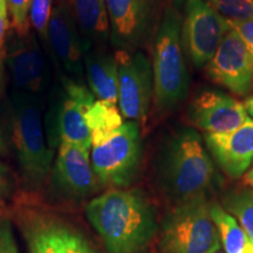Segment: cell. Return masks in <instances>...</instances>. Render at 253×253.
Masks as SVG:
<instances>
[{"instance_id": "1", "label": "cell", "mask_w": 253, "mask_h": 253, "mask_svg": "<svg viewBox=\"0 0 253 253\" xmlns=\"http://www.w3.org/2000/svg\"><path fill=\"white\" fill-rule=\"evenodd\" d=\"M86 216L107 253H145L157 231L153 205L137 189H109L88 202Z\"/></svg>"}, {"instance_id": "2", "label": "cell", "mask_w": 253, "mask_h": 253, "mask_svg": "<svg viewBox=\"0 0 253 253\" xmlns=\"http://www.w3.org/2000/svg\"><path fill=\"white\" fill-rule=\"evenodd\" d=\"M156 168L160 188L175 205L207 196L216 179L203 137L188 126H176L164 137Z\"/></svg>"}, {"instance_id": "3", "label": "cell", "mask_w": 253, "mask_h": 253, "mask_svg": "<svg viewBox=\"0 0 253 253\" xmlns=\"http://www.w3.org/2000/svg\"><path fill=\"white\" fill-rule=\"evenodd\" d=\"M183 14L168 4L151 45L154 77V119L170 115L184 103L190 89V72L182 39Z\"/></svg>"}, {"instance_id": "4", "label": "cell", "mask_w": 253, "mask_h": 253, "mask_svg": "<svg viewBox=\"0 0 253 253\" xmlns=\"http://www.w3.org/2000/svg\"><path fill=\"white\" fill-rule=\"evenodd\" d=\"M9 126L24 184L31 191H40L49 179L53 150L46 143L40 108L32 95H14Z\"/></svg>"}, {"instance_id": "5", "label": "cell", "mask_w": 253, "mask_h": 253, "mask_svg": "<svg viewBox=\"0 0 253 253\" xmlns=\"http://www.w3.org/2000/svg\"><path fill=\"white\" fill-rule=\"evenodd\" d=\"M207 196L173 205L162 221L161 253H213L221 249Z\"/></svg>"}, {"instance_id": "6", "label": "cell", "mask_w": 253, "mask_h": 253, "mask_svg": "<svg viewBox=\"0 0 253 253\" xmlns=\"http://www.w3.org/2000/svg\"><path fill=\"white\" fill-rule=\"evenodd\" d=\"M17 214L27 253H99L86 233L62 214L30 205Z\"/></svg>"}, {"instance_id": "7", "label": "cell", "mask_w": 253, "mask_h": 253, "mask_svg": "<svg viewBox=\"0 0 253 253\" xmlns=\"http://www.w3.org/2000/svg\"><path fill=\"white\" fill-rule=\"evenodd\" d=\"M143 156L142 126L126 121L106 140L91 145L90 162L100 184L126 189L140 172Z\"/></svg>"}, {"instance_id": "8", "label": "cell", "mask_w": 253, "mask_h": 253, "mask_svg": "<svg viewBox=\"0 0 253 253\" xmlns=\"http://www.w3.org/2000/svg\"><path fill=\"white\" fill-rule=\"evenodd\" d=\"M115 50H150L167 0H104Z\"/></svg>"}, {"instance_id": "9", "label": "cell", "mask_w": 253, "mask_h": 253, "mask_svg": "<svg viewBox=\"0 0 253 253\" xmlns=\"http://www.w3.org/2000/svg\"><path fill=\"white\" fill-rule=\"evenodd\" d=\"M119 71L118 106L126 121L142 126L151 113L154 77L151 59L145 50H115Z\"/></svg>"}, {"instance_id": "10", "label": "cell", "mask_w": 253, "mask_h": 253, "mask_svg": "<svg viewBox=\"0 0 253 253\" xmlns=\"http://www.w3.org/2000/svg\"><path fill=\"white\" fill-rule=\"evenodd\" d=\"M229 31L227 19L205 0H188L184 4L182 39L195 68H205Z\"/></svg>"}, {"instance_id": "11", "label": "cell", "mask_w": 253, "mask_h": 253, "mask_svg": "<svg viewBox=\"0 0 253 253\" xmlns=\"http://www.w3.org/2000/svg\"><path fill=\"white\" fill-rule=\"evenodd\" d=\"M56 196L66 201H82L100 190V182L90 162V151L75 144L60 142L49 176Z\"/></svg>"}, {"instance_id": "12", "label": "cell", "mask_w": 253, "mask_h": 253, "mask_svg": "<svg viewBox=\"0 0 253 253\" xmlns=\"http://www.w3.org/2000/svg\"><path fill=\"white\" fill-rule=\"evenodd\" d=\"M204 69L213 84L235 97L246 99L252 93L253 62L244 43L231 28Z\"/></svg>"}, {"instance_id": "13", "label": "cell", "mask_w": 253, "mask_h": 253, "mask_svg": "<svg viewBox=\"0 0 253 253\" xmlns=\"http://www.w3.org/2000/svg\"><path fill=\"white\" fill-rule=\"evenodd\" d=\"M250 119L244 103L229 93L203 89L194 96L188 109V121L204 134L235 130Z\"/></svg>"}, {"instance_id": "14", "label": "cell", "mask_w": 253, "mask_h": 253, "mask_svg": "<svg viewBox=\"0 0 253 253\" xmlns=\"http://www.w3.org/2000/svg\"><path fill=\"white\" fill-rule=\"evenodd\" d=\"M95 101L93 93L84 82L63 80V96L56 119L60 142L90 151L91 135L87 125V113Z\"/></svg>"}, {"instance_id": "15", "label": "cell", "mask_w": 253, "mask_h": 253, "mask_svg": "<svg viewBox=\"0 0 253 253\" xmlns=\"http://www.w3.org/2000/svg\"><path fill=\"white\" fill-rule=\"evenodd\" d=\"M49 50L54 55L65 79L84 82V47L78 27L65 5L55 0L48 27Z\"/></svg>"}, {"instance_id": "16", "label": "cell", "mask_w": 253, "mask_h": 253, "mask_svg": "<svg viewBox=\"0 0 253 253\" xmlns=\"http://www.w3.org/2000/svg\"><path fill=\"white\" fill-rule=\"evenodd\" d=\"M204 143L221 171L239 178L253 164V119L227 132L204 134Z\"/></svg>"}, {"instance_id": "17", "label": "cell", "mask_w": 253, "mask_h": 253, "mask_svg": "<svg viewBox=\"0 0 253 253\" xmlns=\"http://www.w3.org/2000/svg\"><path fill=\"white\" fill-rule=\"evenodd\" d=\"M6 63L14 86L20 90L19 93H40L45 84V60L33 33L18 38L17 42L9 47Z\"/></svg>"}, {"instance_id": "18", "label": "cell", "mask_w": 253, "mask_h": 253, "mask_svg": "<svg viewBox=\"0 0 253 253\" xmlns=\"http://www.w3.org/2000/svg\"><path fill=\"white\" fill-rule=\"evenodd\" d=\"M68 9L80 34L84 53L109 46L110 26L104 0H58Z\"/></svg>"}, {"instance_id": "19", "label": "cell", "mask_w": 253, "mask_h": 253, "mask_svg": "<svg viewBox=\"0 0 253 253\" xmlns=\"http://www.w3.org/2000/svg\"><path fill=\"white\" fill-rule=\"evenodd\" d=\"M84 69L88 88L95 99L118 104L119 71L115 52L109 46L84 53Z\"/></svg>"}, {"instance_id": "20", "label": "cell", "mask_w": 253, "mask_h": 253, "mask_svg": "<svg viewBox=\"0 0 253 253\" xmlns=\"http://www.w3.org/2000/svg\"><path fill=\"white\" fill-rule=\"evenodd\" d=\"M125 123L118 104L96 100L87 113V125L91 135V145L100 143L114 134Z\"/></svg>"}, {"instance_id": "21", "label": "cell", "mask_w": 253, "mask_h": 253, "mask_svg": "<svg viewBox=\"0 0 253 253\" xmlns=\"http://www.w3.org/2000/svg\"><path fill=\"white\" fill-rule=\"evenodd\" d=\"M210 213L217 227L220 244L225 253H243L250 244L248 236L233 216L219 203L210 204Z\"/></svg>"}, {"instance_id": "22", "label": "cell", "mask_w": 253, "mask_h": 253, "mask_svg": "<svg viewBox=\"0 0 253 253\" xmlns=\"http://www.w3.org/2000/svg\"><path fill=\"white\" fill-rule=\"evenodd\" d=\"M220 205L236 218L253 245V190H231L224 195Z\"/></svg>"}, {"instance_id": "23", "label": "cell", "mask_w": 253, "mask_h": 253, "mask_svg": "<svg viewBox=\"0 0 253 253\" xmlns=\"http://www.w3.org/2000/svg\"><path fill=\"white\" fill-rule=\"evenodd\" d=\"M52 11L53 0H32L30 9L31 27L36 31L42 45L48 50V27Z\"/></svg>"}, {"instance_id": "24", "label": "cell", "mask_w": 253, "mask_h": 253, "mask_svg": "<svg viewBox=\"0 0 253 253\" xmlns=\"http://www.w3.org/2000/svg\"><path fill=\"white\" fill-rule=\"evenodd\" d=\"M11 26L18 38H25L31 33L30 9L32 0H5Z\"/></svg>"}, {"instance_id": "25", "label": "cell", "mask_w": 253, "mask_h": 253, "mask_svg": "<svg viewBox=\"0 0 253 253\" xmlns=\"http://www.w3.org/2000/svg\"><path fill=\"white\" fill-rule=\"evenodd\" d=\"M227 20L253 18V0H205Z\"/></svg>"}, {"instance_id": "26", "label": "cell", "mask_w": 253, "mask_h": 253, "mask_svg": "<svg viewBox=\"0 0 253 253\" xmlns=\"http://www.w3.org/2000/svg\"><path fill=\"white\" fill-rule=\"evenodd\" d=\"M230 28L236 32L237 36L244 43L250 58L253 62V18L246 20H227Z\"/></svg>"}, {"instance_id": "27", "label": "cell", "mask_w": 253, "mask_h": 253, "mask_svg": "<svg viewBox=\"0 0 253 253\" xmlns=\"http://www.w3.org/2000/svg\"><path fill=\"white\" fill-rule=\"evenodd\" d=\"M0 253H18L12 224L4 216H0Z\"/></svg>"}, {"instance_id": "28", "label": "cell", "mask_w": 253, "mask_h": 253, "mask_svg": "<svg viewBox=\"0 0 253 253\" xmlns=\"http://www.w3.org/2000/svg\"><path fill=\"white\" fill-rule=\"evenodd\" d=\"M13 177L4 163L0 162V198H6L13 191Z\"/></svg>"}, {"instance_id": "29", "label": "cell", "mask_w": 253, "mask_h": 253, "mask_svg": "<svg viewBox=\"0 0 253 253\" xmlns=\"http://www.w3.org/2000/svg\"><path fill=\"white\" fill-rule=\"evenodd\" d=\"M11 23H9L7 7H6V2L4 0L1 6H0V55H1L2 49H4L6 36H7V31Z\"/></svg>"}, {"instance_id": "30", "label": "cell", "mask_w": 253, "mask_h": 253, "mask_svg": "<svg viewBox=\"0 0 253 253\" xmlns=\"http://www.w3.org/2000/svg\"><path fill=\"white\" fill-rule=\"evenodd\" d=\"M244 106H245V109H246V112H248L250 118L253 119V91L245 99Z\"/></svg>"}, {"instance_id": "31", "label": "cell", "mask_w": 253, "mask_h": 253, "mask_svg": "<svg viewBox=\"0 0 253 253\" xmlns=\"http://www.w3.org/2000/svg\"><path fill=\"white\" fill-rule=\"evenodd\" d=\"M245 183H248L249 185L253 186V168L249 170L245 175Z\"/></svg>"}, {"instance_id": "32", "label": "cell", "mask_w": 253, "mask_h": 253, "mask_svg": "<svg viewBox=\"0 0 253 253\" xmlns=\"http://www.w3.org/2000/svg\"><path fill=\"white\" fill-rule=\"evenodd\" d=\"M5 151H6V143L4 140V135H2L1 129H0V155L5 154Z\"/></svg>"}, {"instance_id": "33", "label": "cell", "mask_w": 253, "mask_h": 253, "mask_svg": "<svg viewBox=\"0 0 253 253\" xmlns=\"http://www.w3.org/2000/svg\"><path fill=\"white\" fill-rule=\"evenodd\" d=\"M167 1H168V4L175 6V7H178L179 5L185 4V2L188 1V0H167Z\"/></svg>"}, {"instance_id": "34", "label": "cell", "mask_w": 253, "mask_h": 253, "mask_svg": "<svg viewBox=\"0 0 253 253\" xmlns=\"http://www.w3.org/2000/svg\"><path fill=\"white\" fill-rule=\"evenodd\" d=\"M243 253H253V245L249 244L248 246H246V249L244 250V252Z\"/></svg>"}, {"instance_id": "35", "label": "cell", "mask_w": 253, "mask_h": 253, "mask_svg": "<svg viewBox=\"0 0 253 253\" xmlns=\"http://www.w3.org/2000/svg\"><path fill=\"white\" fill-rule=\"evenodd\" d=\"M213 253H225V252H224V251H221V249H220V250H218V251L213 252Z\"/></svg>"}, {"instance_id": "36", "label": "cell", "mask_w": 253, "mask_h": 253, "mask_svg": "<svg viewBox=\"0 0 253 253\" xmlns=\"http://www.w3.org/2000/svg\"><path fill=\"white\" fill-rule=\"evenodd\" d=\"M2 2H4V0H0V6H1Z\"/></svg>"}]
</instances>
